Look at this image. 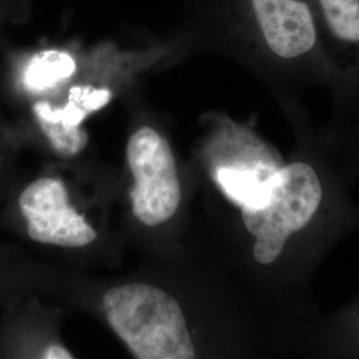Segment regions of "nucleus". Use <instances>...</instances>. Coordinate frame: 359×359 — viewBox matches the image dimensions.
Instances as JSON below:
<instances>
[{"label":"nucleus","instance_id":"9","mask_svg":"<svg viewBox=\"0 0 359 359\" xmlns=\"http://www.w3.org/2000/svg\"><path fill=\"white\" fill-rule=\"evenodd\" d=\"M41 358L72 359L74 358V355H72V353H71L68 348H65V347L62 346V345L55 344V345H50V346L47 347V348L43 351Z\"/></svg>","mask_w":359,"mask_h":359},{"label":"nucleus","instance_id":"6","mask_svg":"<svg viewBox=\"0 0 359 359\" xmlns=\"http://www.w3.org/2000/svg\"><path fill=\"white\" fill-rule=\"evenodd\" d=\"M330 83L359 90V0H313Z\"/></svg>","mask_w":359,"mask_h":359},{"label":"nucleus","instance_id":"8","mask_svg":"<svg viewBox=\"0 0 359 359\" xmlns=\"http://www.w3.org/2000/svg\"><path fill=\"white\" fill-rule=\"evenodd\" d=\"M75 71L74 59L59 51H44L35 55L27 65L23 83L27 90L40 92L71 76Z\"/></svg>","mask_w":359,"mask_h":359},{"label":"nucleus","instance_id":"2","mask_svg":"<svg viewBox=\"0 0 359 359\" xmlns=\"http://www.w3.org/2000/svg\"><path fill=\"white\" fill-rule=\"evenodd\" d=\"M103 308L135 358H196L184 311L163 289L148 283L116 286L104 294Z\"/></svg>","mask_w":359,"mask_h":359},{"label":"nucleus","instance_id":"7","mask_svg":"<svg viewBox=\"0 0 359 359\" xmlns=\"http://www.w3.org/2000/svg\"><path fill=\"white\" fill-rule=\"evenodd\" d=\"M90 88L75 87L71 90L69 102L65 108H52L47 102L34 104V114L39 127L48 142L62 156H74L81 152L87 142L88 135L80 128L84 117L92 112L90 102Z\"/></svg>","mask_w":359,"mask_h":359},{"label":"nucleus","instance_id":"3","mask_svg":"<svg viewBox=\"0 0 359 359\" xmlns=\"http://www.w3.org/2000/svg\"><path fill=\"white\" fill-rule=\"evenodd\" d=\"M323 201L317 169L306 161L280 165L273 175L269 197L258 208H241L246 231L255 238L253 258L269 266L283 256L290 237L314 219Z\"/></svg>","mask_w":359,"mask_h":359},{"label":"nucleus","instance_id":"5","mask_svg":"<svg viewBox=\"0 0 359 359\" xmlns=\"http://www.w3.org/2000/svg\"><path fill=\"white\" fill-rule=\"evenodd\" d=\"M16 210L23 219L29 240L39 244L83 248L97 238V233L71 206L62 180L41 177L20 191Z\"/></svg>","mask_w":359,"mask_h":359},{"label":"nucleus","instance_id":"1","mask_svg":"<svg viewBox=\"0 0 359 359\" xmlns=\"http://www.w3.org/2000/svg\"><path fill=\"white\" fill-rule=\"evenodd\" d=\"M236 35L283 77L330 83L313 0H228Z\"/></svg>","mask_w":359,"mask_h":359},{"label":"nucleus","instance_id":"4","mask_svg":"<svg viewBox=\"0 0 359 359\" xmlns=\"http://www.w3.org/2000/svg\"><path fill=\"white\" fill-rule=\"evenodd\" d=\"M127 161L135 180L130 191L133 215L147 226L169 221L181 203V184L169 142L154 128L139 129L129 139Z\"/></svg>","mask_w":359,"mask_h":359}]
</instances>
